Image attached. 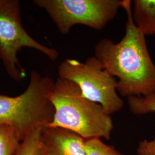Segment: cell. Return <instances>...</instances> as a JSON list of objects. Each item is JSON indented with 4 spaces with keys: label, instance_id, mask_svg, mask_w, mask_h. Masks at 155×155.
<instances>
[{
    "label": "cell",
    "instance_id": "cell-12",
    "mask_svg": "<svg viewBox=\"0 0 155 155\" xmlns=\"http://www.w3.org/2000/svg\"><path fill=\"white\" fill-rule=\"evenodd\" d=\"M45 128H38L30 133L20 145L16 155H34L41 141Z\"/></svg>",
    "mask_w": 155,
    "mask_h": 155
},
{
    "label": "cell",
    "instance_id": "cell-6",
    "mask_svg": "<svg viewBox=\"0 0 155 155\" xmlns=\"http://www.w3.org/2000/svg\"><path fill=\"white\" fill-rule=\"evenodd\" d=\"M33 3L48 14L63 35L77 24L102 30L122 8V0H34Z\"/></svg>",
    "mask_w": 155,
    "mask_h": 155
},
{
    "label": "cell",
    "instance_id": "cell-4",
    "mask_svg": "<svg viewBox=\"0 0 155 155\" xmlns=\"http://www.w3.org/2000/svg\"><path fill=\"white\" fill-rule=\"evenodd\" d=\"M24 47L39 51L52 61L59 55L57 50L38 42L25 31L21 22L19 1L0 0V60L8 75L17 82L26 76L17 57Z\"/></svg>",
    "mask_w": 155,
    "mask_h": 155
},
{
    "label": "cell",
    "instance_id": "cell-3",
    "mask_svg": "<svg viewBox=\"0 0 155 155\" xmlns=\"http://www.w3.org/2000/svg\"><path fill=\"white\" fill-rule=\"evenodd\" d=\"M54 83L49 77L32 71L22 94L16 97L0 94V124L15 129L22 141L36 129L48 127L55 113L48 98Z\"/></svg>",
    "mask_w": 155,
    "mask_h": 155
},
{
    "label": "cell",
    "instance_id": "cell-11",
    "mask_svg": "<svg viewBox=\"0 0 155 155\" xmlns=\"http://www.w3.org/2000/svg\"><path fill=\"white\" fill-rule=\"evenodd\" d=\"M84 144L87 155H124L100 138L84 139Z\"/></svg>",
    "mask_w": 155,
    "mask_h": 155
},
{
    "label": "cell",
    "instance_id": "cell-10",
    "mask_svg": "<svg viewBox=\"0 0 155 155\" xmlns=\"http://www.w3.org/2000/svg\"><path fill=\"white\" fill-rule=\"evenodd\" d=\"M21 142L15 129L0 124V155H16Z\"/></svg>",
    "mask_w": 155,
    "mask_h": 155
},
{
    "label": "cell",
    "instance_id": "cell-7",
    "mask_svg": "<svg viewBox=\"0 0 155 155\" xmlns=\"http://www.w3.org/2000/svg\"><path fill=\"white\" fill-rule=\"evenodd\" d=\"M41 140L51 155H87L84 139L63 128L45 127Z\"/></svg>",
    "mask_w": 155,
    "mask_h": 155
},
{
    "label": "cell",
    "instance_id": "cell-1",
    "mask_svg": "<svg viewBox=\"0 0 155 155\" xmlns=\"http://www.w3.org/2000/svg\"><path fill=\"white\" fill-rule=\"evenodd\" d=\"M127 22L120 41L102 39L94 47L95 56L105 69L118 78L117 91L122 97L155 95V64L151 59L145 35L132 18V1L122 0Z\"/></svg>",
    "mask_w": 155,
    "mask_h": 155
},
{
    "label": "cell",
    "instance_id": "cell-5",
    "mask_svg": "<svg viewBox=\"0 0 155 155\" xmlns=\"http://www.w3.org/2000/svg\"><path fill=\"white\" fill-rule=\"evenodd\" d=\"M58 78L76 83L86 98L99 104L107 114L122 109L124 101L117 91V81L95 56L84 62L67 59L58 67Z\"/></svg>",
    "mask_w": 155,
    "mask_h": 155
},
{
    "label": "cell",
    "instance_id": "cell-9",
    "mask_svg": "<svg viewBox=\"0 0 155 155\" xmlns=\"http://www.w3.org/2000/svg\"><path fill=\"white\" fill-rule=\"evenodd\" d=\"M133 22L145 36L155 35V0H134Z\"/></svg>",
    "mask_w": 155,
    "mask_h": 155
},
{
    "label": "cell",
    "instance_id": "cell-13",
    "mask_svg": "<svg viewBox=\"0 0 155 155\" xmlns=\"http://www.w3.org/2000/svg\"><path fill=\"white\" fill-rule=\"evenodd\" d=\"M34 155H51L48 151L46 149L45 145L42 143V140L39 145Z\"/></svg>",
    "mask_w": 155,
    "mask_h": 155
},
{
    "label": "cell",
    "instance_id": "cell-2",
    "mask_svg": "<svg viewBox=\"0 0 155 155\" xmlns=\"http://www.w3.org/2000/svg\"><path fill=\"white\" fill-rule=\"evenodd\" d=\"M48 98L55 109L48 127L63 128L84 139L110 138V116L99 104L86 98L76 83L58 77Z\"/></svg>",
    "mask_w": 155,
    "mask_h": 155
},
{
    "label": "cell",
    "instance_id": "cell-8",
    "mask_svg": "<svg viewBox=\"0 0 155 155\" xmlns=\"http://www.w3.org/2000/svg\"><path fill=\"white\" fill-rule=\"evenodd\" d=\"M129 109L134 114L143 115L155 112V95L148 97L132 96L127 97ZM138 155H155V139L143 140L137 148Z\"/></svg>",
    "mask_w": 155,
    "mask_h": 155
}]
</instances>
